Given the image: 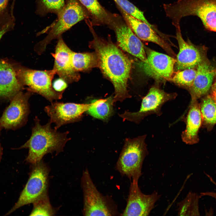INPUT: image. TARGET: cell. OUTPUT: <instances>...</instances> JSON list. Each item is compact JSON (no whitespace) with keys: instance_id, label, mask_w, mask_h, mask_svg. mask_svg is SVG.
<instances>
[{"instance_id":"6da1fadb","label":"cell","mask_w":216,"mask_h":216,"mask_svg":"<svg viewBox=\"0 0 216 216\" xmlns=\"http://www.w3.org/2000/svg\"><path fill=\"white\" fill-rule=\"evenodd\" d=\"M93 34L94 39L89 46L97 56L98 67L113 85L114 103L130 98L127 90L131 68L130 61L111 41L104 40Z\"/></svg>"},{"instance_id":"7a4b0ae2","label":"cell","mask_w":216,"mask_h":216,"mask_svg":"<svg viewBox=\"0 0 216 216\" xmlns=\"http://www.w3.org/2000/svg\"><path fill=\"white\" fill-rule=\"evenodd\" d=\"M34 122L30 137L24 144L18 148L28 149L25 161L32 164L41 161L47 154L56 152L58 154L62 152L66 143L70 140L67 137L69 131L58 132L51 127V123L49 121L46 124L42 125L38 118L36 116Z\"/></svg>"},{"instance_id":"3957f363","label":"cell","mask_w":216,"mask_h":216,"mask_svg":"<svg viewBox=\"0 0 216 216\" xmlns=\"http://www.w3.org/2000/svg\"><path fill=\"white\" fill-rule=\"evenodd\" d=\"M146 135L125 139L116 168L131 181H137L142 175V164L149 152L145 142Z\"/></svg>"},{"instance_id":"277c9868","label":"cell","mask_w":216,"mask_h":216,"mask_svg":"<svg viewBox=\"0 0 216 216\" xmlns=\"http://www.w3.org/2000/svg\"><path fill=\"white\" fill-rule=\"evenodd\" d=\"M81 185L83 192V215H118L116 205L110 197L104 196L98 191L87 168L83 171Z\"/></svg>"},{"instance_id":"5b68a950","label":"cell","mask_w":216,"mask_h":216,"mask_svg":"<svg viewBox=\"0 0 216 216\" xmlns=\"http://www.w3.org/2000/svg\"><path fill=\"white\" fill-rule=\"evenodd\" d=\"M57 15L56 21L42 32L50 30L47 36L34 47V50L38 55H41L45 51L52 40L58 38L63 33L87 16L85 10L77 0H67L64 7Z\"/></svg>"},{"instance_id":"8992f818","label":"cell","mask_w":216,"mask_h":216,"mask_svg":"<svg viewBox=\"0 0 216 216\" xmlns=\"http://www.w3.org/2000/svg\"><path fill=\"white\" fill-rule=\"evenodd\" d=\"M29 178L17 202L5 215L24 206L33 203L47 194L49 168L42 161L33 164Z\"/></svg>"},{"instance_id":"52a82bcc","label":"cell","mask_w":216,"mask_h":216,"mask_svg":"<svg viewBox=\"0 0 216 216\" xmlns=\"http://www.w3.org/2000/svg\"><path fill=\"white\" fill-rule=\"evenodd\" d=\"M17 73L21 84L28 87V91L39 94L51 102L62 98L63 93L56 92L52 87V80L56 74L53 69L43 70L22 68Z\"/></svg>"},{"instance_id":"ba28073f","label":"cell","mask_w":216,"mask_h":216,"mask_svg":"<svg viewBox=\"0 0 216 216\" xmlns=\"http://www.w3.org/2000/svg\"><path fill=\"white\" fill-rule=\"evenodd\" d=\"M177 96L175 93H168L158 87H152L142 99L139 111L134 112L125 111L119 116L123 120L139 124L150 115L161 116L162 113L161 109L163 105L169 101L174 99Z\"/></svg>"},{"instance_id":"9c48e42d","label":"cell","mask_w":216,"mask_h":216,"mask_svg":"<svg viewBox=\"0 0 216 216\" xmlns=\"http://www.w3.org/2000/svg\"><path fill=\"white\" fill-rule=\"evenodd\" d=\"M91 104H77L57 101L46 106L44 110L50 118L51 123L55 124L57 130L62 126L81 120L83 114L90 108Z\"/></svg>"},{"instance_id":"30bf717a","label":"cell","mask_w":216,"mask_h":216,"mask_svg":"<svg viewBox=\"0 0 216 216\" xmlns=\"http://www.w3.org/2000/svg\"><path fill=\"white\" fill-rule=\"evenodd\" d=\"M32 94L20 92L14 96L0 118V127L14 129L26 123L30 112L28 100Z\"/></svg>"},{"instance_id":"8fae6325","label":"cell","mask_w":216,"mask_h":216,"mask_svg":"<svg viewBox=\"0 0 216 216\" xmlns=\"http://www.w3.org/2000/svg\"><path fill=\"white\" fill-rule=\"evenodd\" d=\"M174 7L180 16H196L206 28L216 32V0H185Z\"/></svg>"},{"instance_id":"7c38bea8","label":"cell","mask_w":216,"mask_h":216,"mask_svg":"<svg viewBox=\"0 0 216 216\" xmlns=\"http://www.w3.org/2000/svg\"><path fill=\"white\" fill-rule=\"evenodd\" d=\"M138 181H130L126 207L121 216H147L154 208L161 195L156 191L146 194L141 191Z\"/></svg>"},{"instance_id":"4fadbf2b","label":"cell","mask_w":216,"mask_h":216,"mask_svg":"<svg viewBox=\"0 0 216 216\" xmlns=\"http://www.w3.org/2000/svg\"><path fill=\"white\" fill-rule=\"evenodd\" d=\"M145 48L147 61L142 62V65L145 72L155 78L170 80L173 76L176 59L147 47Z\"/></svg>"},{"instance_id":"5bb4252c","label":"cell","mask_w":216,"mask_h":216,"mask_svg":"<svg viewBox=\"0 0 216 216\" xmlns=\"http://www.w3.org/2000/svg\"><path fill=\"white\" fill-rule=\"evenodd\" d=\"M55 52L51 54L54 58L53 69L59 77L68 84L78 81L80 75L74 69L71 56L73 51L66 44L62 36L58 38Z\"/></svg>"},{"instance_id":"9a60e30c","label":"cell","mask_w":216,"mask_h":216,"mask_svg":"<svg viewBox=\"0 0 216 216\" xmlns=\"http://www.w3.org/2000/svg\"><path fill=\"white\" fill-rule=\"evenodd\" d=\"M117 44L123 50L145 62L147 57L144 46L128 25L121 23L115 27Z\"/></svg>"},{"instance_id":"2e32d148","label":"cell","mask_w":216,"mask_h":216,"mask_svg":"<svg viewBox=\"0 0 216 216\" xmlns=\"http://www.w3.org/2000/svg\"><path fill=\"white\" fill-rule=\"evenodd\" d=\"M120 9L128 25L140 39L154 43L158 45L173 56H175L168 44L148 25L128 14L121 9Z\"/></svg>"},{"instance_id":"e0dca14e","label":"cell","mask_w":216,"mask_h":216,"mask_svg":"<svg viewBox=\"0 0 216 216\" xmlns=\"http://www.w3.org/2000/svg\"><path fill=\"white\" fill-rule=\"evenodd\" d=\"M177 29L176 38L179 51L177 56L174 68L176 71L194 68L202 61L199 50L183 38L179 29Z\"/></svg>"},{"instance_id":"ac0fdd59","label":"cell","mask_w":216,"mask_h":216,"mask_svg":"<svg viewBox=\"0 0 216 216\" xmlns=\"http://www.w3.org/2000/svg\"><path fill=\"white\" fill-rule=\"evenodd\" d=\"M185 120L186 127L181 134L183 141L189 145L197 143L199 141L198 132L202 119L197 99L191 98Z\"/></svg>"},{"instance_id":"d6986e66","label":"cell","mask_w":216,"mask_h":216,"mask_svg":"<svg viewBox=\"0 0 216 216\" xmlns=\"http://www.w3.org/2000/svg\"><path fill=\"white\" fill-rule=\"evenodd\" d=\"M214 76V70L207 63H200L193 85L189 88L191 98L198 100L206 95L211 87Z\"/></svg>"},{"instance_id":"ffe728a7","label":"cell","mask_w":216,"mask_h":216,"mask_svg":"<svg viewBox=\"0 0 216 216\" xmlns=\"http://www.w3.org/2000/svg\"><path fill=\"white\" fill-rule=\"evenodd\" d=\"M22 86L13 68L7 62L0 61V97L14 96Z\"/></svg>"},{"instance_id":"44dd1931","label":"cell","mask_w":216,"mask_h":216,"mask_svg":"<svg viewBox=\"0 0 216 216\" xmlns=\"http://www.w3.org/2000/svg\"><path fill=\"white\" fill-rule=\"evenodd\" d=\"M113 96L104 99L95 100L91 102L86 112L92 117L103 121H107L114 113Z\"/></svg>"},{"instance_id":"7402d4cb","label":"cell","mask_w":216,"mask_h":216,"mask_svg":"<svg viewBox=\"0 0 216 216\" xmlns=\"http://www.w3.org/2000/svg\"><path fill=\"white\" fill-rule=\"evenodd\" d=\"M71 61L74 69L78 72L98 67V58L95 52L80 53L73 51Z\"/></svg>"},{"instance_id":"603a6c76","label":"cell","mask_w":216,"mask_h":216,"mask_svg":"<svg viewBox=\"0 0 216 216\" xmlns=\"http://www.w3.org/2000/svg\"><path fill=\"white\" fill-rule=\"evenodd\" d=\"M201 198L197 194L189 192L185 198L177 204L178 215H200L199 202Z\"/></svg>"},{"instance_id":"cb8c5ba5","label":"cell","mask_w":216,"mask_h":216,"mask_svg":"<svg viewBox=\"0 0 216 216\" xmlns=\"http://www.w3.org/2000/svg\"><path fill=\"white\" fill-rule=\"evenodd\" d=\"M202 122L209 127L216 124V102L210 95L204 98L199 104Z\"/></svg>"},{"instance_id":"d4e9b609","label":"cell","mask_w":216,"mask_h":216,"mask_svg":"<svg viewBox=\"0 0 216 216\" xmlns=\"http://www.w3.org/2000/svg\"><path fill=\"white\" fill-rule=\"evenodd\" d=\"M87 9L97 20L101 22L108 23L109 15L97 0H77Z\"/></svg>"},{"instance_id":"484cf974","label":"cell","mask_w":216,"mask_h":216,"mask_svg":"<svg viewBox=\"0 0 216 216\" xmlns=\"http://www.w3.org/2000/svg\"><path fill=\"white\" fill-rule=\"evenodd\" d=\"M33 209L30 216H52L56 211L51 206L48 194L40 198L33 203Z\"/></svg>"},{"instance_id":"4316f807","label":"cell","mask_w":216,"mask_h":216,"mask_svg":"<svg viewBox=\"0 0 216 216\" xmlns=\"http://www.w3.org/2000/svg\"><path fill=\"white\" fill-rule=\"evenodd\" d=\"M177 71L170 80L178 85L189 88L193 83L196 70L191 68Z\"/></svg>"},{"instance_id":"83f0119b","label":"cell","mask_w":216,"mask_h":216,"mask_svg":"<svg viewBox=\"0 0 216 216\" xmlns=\"http://www.w3.org/2000/svg\"><path fill=\"white\" fill-rule=\"evenodd\" d=\"M65 4V0H39L37 12L41 15L51 13L57 15Z\"/></svg>"},{"instance_id":"f1b7e54d","label":"cell","mask_w":216,"mask_h":216,"mask_svg":"<svg viewBox=\"0 0 216 216\" xmlns=\"http://www.w3.org/2000/svg\"><path fill=\"white\" fill-rule=\"evenodd\" d=\"M118 7L126 13L143 21L152 28L154 26L150 23L145 18L143 12L128 0H114Z\"/></svg>"},{"instance_id":"f546056e","label":"cell","mask_w":216,"mask_h":216,"mask_svg":"<svg viewBox=\"0 0 216 216\" xmlns=\"http://www.w3.org/2000/svg\"><path fill=\"white\" fill-rule=\"evenodd\" d=\"M15 22L14 17L9 9L0 18V40L5 33L14 28Z\"/></svg>"},{"instance_id":"4dcf8cb0","label":"cell","mask_w":216,"mask_h":216,"mask_svg":"<svg viewBox=\"0 0 216 216\" xmlns=\"http://www.w3.org/2000/svg\"><path fill=\"white\" fill-rule=\"evenodd\" d=\"M68 84L64 80L59 77L54 81L52 83V87L56 92L63 93L67 88Z\"/></svg>"},{"instance_id":"1f68e13d","label":"cell","mask_w":216,"mask_h":216,"mask_svg":"<svg viewBox=\"0 0 216 216\" xmlns=\"http://www.w3.org/2000/svg\"><path fill=\"white\" fill-rule=\"evenodd\" d=\"M205 173L209 178L211 182L216 186V182L206 172H205ZM200 195L201 197L203 196H208L212 197L214 198L216 201V192H203L200 193Z\"/></svg>"},{"instance_id":"d6a6232c","label":"cell","mask_w":216,"mask_h":216,"mask_svg":"<svg viewBox=\"0 0 216 216\" xmlns=\"http://www.w3.org/2000/svg\"><path fill=\"white\" fill-rule=\"evenodd\" d=\"M10 0H0V18L9 9L8 7Z\"/></svg>"},{"instance_id":"836d02e7","label":"cell","mask_w":216,"mask_h":216,"mask_svg":"<svg viewBox=\"0 0 216 216\" xmlns=\"http://www.w3.org/2000/svg\"><path fill=\"white\" fill-rule=\"evenodd\" d=\"M210 95L216 102V80L211 86Z\"/></svg>"},{"instance_id":"e575fe53","label":"cell","mask_w":216,"mask_h":216,"mask_svg":"<svg viewBox=\"0 0 216 216\" xmlns=\"http://www.w3.org/2000/svg\"><path fill=\"white\" fill-rule=\"evenodd\" d=\"M2 149L0 145V162L2 159Z\"/></svg>"},{"instance_id":"d590c367","label":"cell","mask_w":216,"mask_h":216,"mask_svg":"<svg viewBox=\"0 0 216 216\" xmlns=\"http://www.w3.org/2000/svg\"><path fill=\"white\" fill-rule=\"evenodd\" d=\"M214 72L215 76H216V69L215 70H214Z\"/></svg>"}]
</instances>
